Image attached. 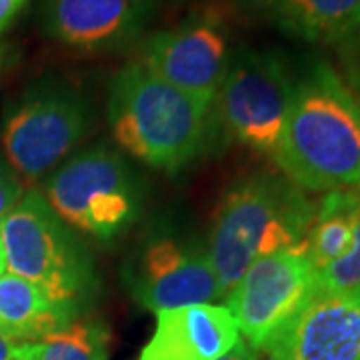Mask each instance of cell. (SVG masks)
<instances>
[{
	"instance_id": "1",
	"label": "cell",
	"mask_w": 360,
	"mask_h": 360,
	"mask_svg": "<svg viewBox=\"0 0 360 360\" xmlns=\"http://www.w3.org/2000/svg\"><path fill=\"white\" fill-rule=\"evenodd\" d=\"M274 162L307 193L360 186V104L330 60L309 56L292 75Z\"/></svg>"
},
{
	"instance_id": "2",
	"label": "cell",
	"mask_w": 360,
	"mask_h": 360,
	"mask_svg": "<svg viewBox=\"0 0 360 360\" xmlns=\"http://www.w3.org/2000/svg\"><path fill=\"white\" fill-rule=\"evenodd\" d=\"M106 116L124 153L162 170L196 160L210 146L217 127L214 106L198 103L139 63L112 77Z\"/></svg>"
},
{
	"instance_id": "3",
	"label": "cell",
	"mask_w": 360,
	"mask_h": 360,
	"mask_svg": "<svg viewBox=\"0 0 360 360\" xmlns=\"http://www.w3.org/2000/svg\"><path fill=\"white\" fill-rule=\"evenodd\" d=\"M314 217L307 191L284 174L255 172L238 180L220 202L206 246L220 298L258 258L307 245Z\"/></svg>"
},
{
	"instance_id": "4",
	"label": "cell",
	"mask_w": 360,
	"mask_h": 360,
	"mask_svg": "<svg viewBox=\"0 0 360 360\" xmlns=\"http://www.w3.org/2000/svg\"><path fill=\"white\" fill-rule=\"evenodd\" d=\"M0 238L6 270L39 286L52 300L80 312L98 292L89 248L37 188L25 191L0 222Z\"/></svg>"
},
{
	"instance_id": "5",
	"label": "cell",
	"mask_w": 360,
	"mask_h": 360,
	"mask_svg": "<svg viewBox=\"0 0 360 360\" xmlns=\"http://www.w3.org/2000/svg\"><path fill=\"white\" fill-rule=\"evenodd\" d=\"M42 196L70 229L110 243L139 219L142 186L127 158L106 144L70 156L44 180Z\"/></svg>"
},
{
	"instance_id": "6",
	"label": "cell",
	"mask_w": 360,
	"mask_h": 360,
	"mask_svg": "<svg viewBox=\"0 0 360 360\" xmlns=\"http://www.w3.org/2000/svg\"><path fill=\"white\" fill-rule=\"evenodd\" d=\"M92 129L89 98L68 82L42 80L8 108L2 148L11 167L26 180L58 168Z\"/></svg>"
},
{
	"instance_id": "7",
	"label": "cell",
	"mask_w": 360,
	"mask_h": 360,
	"mask_svg": "<svg viewBox=\"0 0 360 360\" xmlns=\"http://www.w3.org/2000/svg\"><path fill=\"white\" fill-rule=\"evenodd\" d=\"M292 94V72L274 51L238 46L222 77L214 115L238 144L274 156L283 139Z\"/></svg>"
},
{
	"instance_id": "8",
	"label": "cell",
	"mask_w": 360,
	"mask_h": 360,
	"mask_svg": "<svg viewBox=\"0 0 360 360\" xmlns=\"http://www.w3.org/2000/svg\"><path fill=\"white\" fill-rule=\"evenodd\" d=\"M316 290L307 245L252 262L226 295V309L250 347L264 352Z\"/></svg>"
},
{
	"instance_id": "9",
	"label": "cell",
	"mask_w": 360,
	"mask_h": 360,
	"mask_svg": "<svg viewBox=\"0 0 360 360\" xmlns=\"http://www.w3.org/2000/svg\"><path fill=\"white\" fill-rule=\"evenodd\" d=\"M124 283L139 304L155 312L212 304L220 298L208 248L168 231L148 234L130 255Z\"/></svg>"
},
{
	"instance_id": "10",
	"label": "cell",
	"mask_w": 360,
	"mask_h": 360,
	"mask_svg": "<svg viewBox=\"0 0 360 360\" xmlns=\"http://www.w3.org/2000/svg\"><path fill=\"white\" fill-rule=\"evenodd\" d=\"M229 60L222 22L212 14H196L144 40L139 65L198 103L214 106Z\"/></svg>"
},
{
	"instance_id": "11",
	"label": "cell",
	"mask_w": 360,
	"mask_h": 360,
	"mask_svg": "<svg viewBox=\"0 0 360 360\" xmlns=\"http://www.w3.org/2000/svg\"><path fill=\"white\" fill-rule=\"evenodd\" d=\"M264 354L266 360H360V286L316 288Z\"/></svg>"
},
{
	"instance_id": "12",
	"label": "cell",
	"mask_w": 360,
	"mask_h": 360,
	"mask_svg": "<svg viewBox=\"0 0 360 360\" xmlns=\"http://www.w3.org/2000/svg\"><path fill=\"white\" fill-rule=\"evenodd\" d=\"M155 0H40L46 34L80 52L118 51L142 34Z\"/></svg>"
},
{
	"instance_id": "13",
	"label": "cell",
	"mask_w": 360,
	"mask_h": 360,
	"mask_svg": "<svg viewBox=\"0 0 360 360\" xmlns=\"http://www.w3.org/2000/svg\"><path fill=\"white\" fill-rule=\"evenodd\" d=\"M240 342L226 307L191 304L156 312V328L139 360H219Z\"/></svg>"
},
{
	"instance_id": "14",
	"label": "cell",
	"mask_w": 360,
	"mask_h": 360,
	"mask_svg": "<svg viewBox=\"0 0 360 360\" xmlns=\"http://www.w3.org/2000/svg\"><path fill=\"white\" fill-rule=\"evenodd\" d=\"M257 18L309 44L340 46L360 37V0H240Z\"/></svg>"
},
{
	"instance_id": "15",
	"label": "cell",
	"mask_w": 360,
	"mask_h": 360,
	"mask_svg": "<svg viewBox=\"0 0 360 360\" xmlns=\"http://www.w3.org/2000/svg\"><path fill=\"white\" fill-rule=\"evenodd\" d=\"M78 314L16 274L0 276V336L8 340L37 342L63 330Z\"/></svg>"
},
{
	"instance_id": "16",
	"label": "cell",
	"mask_w": 360,
	"mask_h": 360,
	"mask_svg": "<svg viewBox=\"0 0 360 360\" xmlns=\"http://www.w3.org/2000/svg\"><path fill=\"white\" fill-rule=\"evenodd\" d=\"M356 214V188L333 191L322 196L307 238L314 274L347 257L352 246Z\"/></svg>"
},
{
	"instance_id": "17",
	"label": "cell",
	"mask_w": 360,
	"mask_h": 360,
	"mask_svg": "<svg viewBox=\"0 0 360 360\" xmlns=\"http://www.w3.org/2000/svg\"><path fill=\"white\" fill-rule=\"evenodd\" d=\"M108 342L101 321H72L42 340L26 342L25 360H108Z\"/></svg>"
},
{
	"instance_id": "18",
	"label": "cell",
	"mask_w": 360,
	"mask_h": 360,
	"mask_svg": "<svg viewBox=\"0 0 360 360\" xmlns=\"http://www.w3.org/2000/svg\"><path fill=\"white\" fill-rule=\"evenodd\" d=\"M314 276H316V288L347 290L360 286V186H356V214H354L352 246L348 255L335 264L319 270Z\"/></svg>"
},
{
	"instance_id": "19",
	"label": "cell",
	"mask_w": 360,
	"mask_h": 360,
	"mask_svg": "<svg viewBox=\"0 0 360 360\" xmlns=\"http://www.w3.org/2000/svg\"><path fill=\"white\" fill-rule=\"evenodd\" d=\"M336 52H338V60L342 68L340 75L347 80V84L354 92L360 104V37L336 46Z\"/></svg>"
},
{
	"instance_id": "20",
	"label": "cell",
	"mask_w": 360,
	"mask_h": 360,
	"mask_svg": "<svg viewBox=\"0 0 360 360\" xmlns=\"http://www.w3.org/2000/svg\"><path fill=\"white\" fill-rule=\"evenodd\" d=\"M22 194H25V186L20 184V180L8 168L0 165V222L22 198Z\"/></svg>"
},
{
	"instance_id": "21",
	"label": "cell",
	"mask_w": 360,
	"mask_h": 360,
	"mask_svg": "<svg viewBox=\"0 0 360 360\" xmlns=\"http://www.w3.org/2000/svg\"><path fill=\"white\" fill-rule=\"evenodd\" d=\"M28 0H0V34L8 30V26L22 13Z\"/></svg>"
},
{
	"instance_id": "22",
	"label": "cell",
	"mask_w": 360,
	"mask_h": 360,
	"mask_svg": "<svg viewBox=\"0 0 360 360\" xmlns=\"http://www.w3.org/2000/svg\"><path fill=\"white\" fill-rule=\"evenodd\" d=\"M219 360H266V354L258 352V350H255L248 342L240 340L236 347L232 348L229 354H224V356Z\"/></svg>"
},
{
	"instance_id": "23",
	"label": "cell",
	"mask_w": 360,
	"mask_h": 360,
	"mask_svg": "<svg viewBox=\"0 0 360 360\" xmlns=\"http://www.w3.org/2000/svg\"><path fill=\"white\" fill-rule=\"evenodd\" d=\"M26 342H14L0 336V360H25Z\"/></svg>"
},
{
	"instance_id": "24",
	"label": "cell",
	"mask_w": 360,
	"mask_h": 360,
	"mask_svg": "<svg viewBox=\"0 0 360 360\" xmlns=\"http://www.w3.org/2000/svg\"><path fill=\"white\" fill-rule=\"evenodd\" d=\"M6 272V258H4V248H2V238H0V276Z\"/></svg>"
},
{
	"instance_id": "25",
	"label": "cell",
	"mask_w": 360,
	"mask_h": 360,
	"mask_svg": "<svg viewBox=\"0 0 360 360\" xmlns=\"http://www.w3.org/2000/svg\"><path fill=\"white\" fill-rule=\"evenodd\" d=\"M4 66V49L0 46V68Z\"/></svg>"
}]
</instances>
